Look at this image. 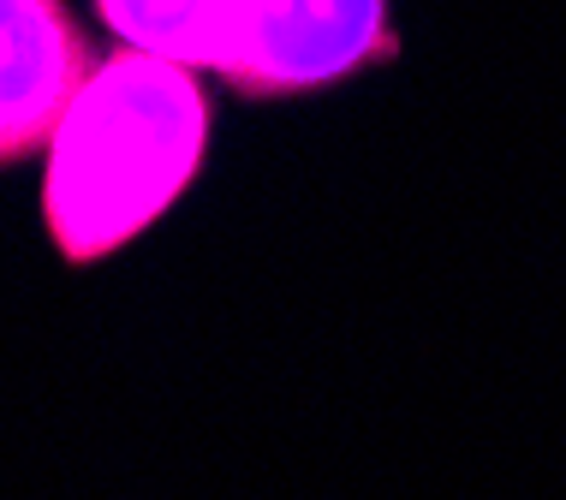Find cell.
<instances>
[{"mask_svg":"<svg viewBox=\"0 0 566 500\" xmlns=\"http://www.w3.org/2000/svg\"><path fill=\"white\" fill-rule=\"evenodd\" d=\"M216 102L191 66L119 42L42 149V233L66 268H96L156 226L209 167Z\"/></svg>","mask_w":566,"mask_h":500,"instance_id":"1","label":"cell"},{"mask_svg":"<svg viewBox=\"0 0 566 500\" xmlns=\"http://www.w3.org/2000/svg\"><path fill=\"white\" fill-rule=\"evenodd\" d=\"M126 49L216 72L239 102H298L400 60L394 0H96Z\"/></svg>","mask_w":566,"mask_h":500,"instance_id":"2","label":"cell"},{"mask_svg":"<svg viewBox=\"0 0 566 500\" xmlns=\"http://www.w3.org/2000/svg\"><path fill=\"white\" fill-rule=\"evenodd\" d=\"M96 66L72 0H0V173L49 149Z\"/></svg>","mask_w":566,"mask_h":500,"instance_id":"3","label":"cell"}]
</instances>
